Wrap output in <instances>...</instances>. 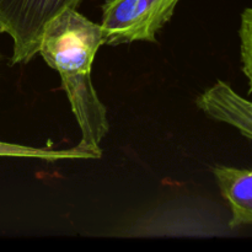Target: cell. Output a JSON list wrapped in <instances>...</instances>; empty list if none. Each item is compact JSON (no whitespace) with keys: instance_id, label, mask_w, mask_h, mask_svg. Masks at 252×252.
<instances>
[{"instance_id":"obj_1","label":"cell","mask_w":252,"mask_h":252,"mask_svg":"<svg viewBox=\"0 0 252 252\" xmlns=\"http://www.w3.org/2000/svg\"><path fill=\"white\" fill-rule=\"evenodd\" d=\"M103 46L98 24L68 9L52 20L44 29L38 53L59 73L62 85L81 130L76 147L97 158L100 143L108 133L107 110L100 101L91 81V65L98 48Z\"/></svg>"},{"instance_id":"obj_2","label":"cell","mask_w":252,"mask_h":252,"mask_svg":"<svg viewBox=\"0 0 252 252\" xmlns=\"http://www.w3.org/2000/svg\"><path fill=\"white\" fill-rule=\"evenodd\" d=\"M83 0H0V32L12 38L10 64L29 63L37 53L47 25Z\"/></svg>"},{"instance_id":"obj_3","label":"cell","mask_w":252,"mask_h":252,"mask_svg":"<svg viewBox=\"0 0 252 252\" xmlns=\"http://www.w3.org/2000/svg\"><path fill=\"white\" fill-rule=\"evenodd\" d=\"M196 103L207 116L236 128L252 140V101L239 95L229 84L218 80L197 97Z\"/></svg>"},{"instance_id":"obj_4","label":"cell","mask_w":252,"mask_h":252,"mask_svg":"<svg viewBox=\"0 0 252 252\" xmlns=\"http://www.w3.org/2000/svg\"><path fill=\"white\" fill-rule=\"evenodd\" d=\"M223 198L231 212V229L252 225V170L219 165L213 169Z\"/></svg>"},{"instance_id":"obj_5","label":"cell","mask_w":252,"mask_h":252,"mask_svg":"<svg viewBox=\"0 0 252 252\" xmlns=\"http://www.w3.org/2000/svg\"><path fill=\"white\" fill-rule=\"evenodd\" d=\"M137 0H106L102 5L103 44L120 46L132 41Z\"/></svg>"},{"instance_id":"obj_6","label":"cell","mask_w":252,"mask_h":252,"mask_svg":"<svg viewBox=\"0 0 252 252\" xmlns=\"http://www.w3.org/2000/svg\"><path fill=\"white\" fill-rule=\"evenodd\" d=\"M179 0H137L132 41H157V33L172 17Z\"/></svg>"},{"instance_id":"obj_7","label":"cell","mask_w":252,"mask_h":252,"mask_svg":"<svg viewBox=\"0 0 252 252\" xmlns=\"http://www.w3.org/2000/svg\"><path fill=\"white\" fill-rule=\"evenodd\" d=\"M0 157L5 158H32V159L47 160V161H57L65 159H96L93 153L83 150L75 147L71 149L52 150L46 148L26 147L21 144L0 142Z\"/></svg>"},{"instance_id":"obj_8","label":"cell","mask_w":252,"mask_h":252,"mask_svg":"<svg viewBox=\"0 0 252 252\" xmlns=\"http://www.w3.org/2000/svg\"><path fill=\"white\" fill-rule=\"evenodd\" d=\"M240 56L241 69L249 83V90L252 93V7H248L241 14L240 29Z\"/></svg>"}]
</instances>
